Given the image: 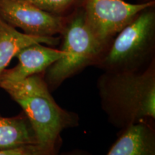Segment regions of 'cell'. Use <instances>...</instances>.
<instances>
[{
    "label": "cell",
    "instance_id": "4",
    "mask_svg": "<svg viewBox=\"0 0 155 155\" xmlns=\"http://www.w3.org/2000/svg\"><path fill=\"white\" fill-rule=\"evenodd\" d=\"M61 34L63 57L50 65L43 74L50 91L85 68L96 65L106 49L93 34L83 13L76 15L65 24Z\"/></svg>",
    "mask_w": 155,
    "mask_h": 155
},
{
    "label": "cell",
    "instance_id": "8",
    "mask_svg": "<svg viewBox=\"0 0 155 155\" xmlns=\"http://www.w3.org/2000/svg\"><path fill=\"white\" fill-rule=\"evenodd\" d=\"M106 155H155V131L148 121L121 129Z\"/></svg>",
    "mask_w": 155,
    "mask_h": 155
},
{
    "label": "cell",
    "instance_id": "6",
    "mask_svg": "<svg viewBox=\"0 0 155 155\" xmlns=\"http://www.w3.org/2000/svg\"><path fill=\"white\" fill-rule=\"evenodd\" d=\"M0 17L24 33L37 37H54L61 33L65 24L61 17L25 0H0Z\"/></svg>",
    "mask_w": 155,
    "mask_h": 155
},
{
    "label": "cell",
    "instance_id": "1",
    "mask_svg": "<svg viewBox=\"0 0 155 155\" xmlns=\"http://www.w3.org/2000/svg\"><path fill=\"white\" fill-rule=\"evenodd\" d=\"M101 106L115 127L155 119V66L136 72L105 71L97 82Z\"/></svg>",
    "mask_w": 155,
    "mask_h": 155
},
{
    "label": "cell",
    "instance_id": "5",
    "mask_svg": "<svg viewBox=\"0 0 155 155\" xmlns=\"http://www.w3.org/2000/svg\"><path fill=\"white\" fill-rule=\"evenodd\" d=\"M154 2L131 4L124 0H86L84 15L97 40L107 48L112 38Z\"/></svg>",
    "mask_w": 155,
    "mask_h": 155
},
{
    "label": "cell",
    "instance_id": "2",
    "mask_svg": "<svg viewBox=\"0 0 155 155\" xmlns=\"http://www.w3.org/2000/svg\"><path fill=\"white\" fill-rule=\"evenodd\" d=\"M0 88L22 107L33 127L38 144L57 155L61 133L65 129L78 126V115L64 109L56 103L43 74L18 81H0Z\"/></svg>",
    "mask_w": 155,
    "mask_h": 155
},
{
    "label": "cell",
    "instance_id": "3",
    "mask_svg": "<svg viewBox=\"0 0 155 155\" xmlns=\"http://www.w3.org/2000/svg\"><path fill=\"white\" fill-rule=\"evenodd\" d=\"M155 15L145 9L116 35L97 66L108 72H136L147 68L154 38Z\"/></svg>",
    "mask_w": 155,
    "mask_h": 155
},
{
    "label": "cell",
    "instance_id": "14",
    "mask_svg": "<svg viewBox=\"0 0 155 155\" xmlns=\"http://www.w3.org/2000/svg\"><path fill=\"white\" fill-rule=\"evenodd\" d=\"M25 1H27V0H25Z\"/></svg>",
    "mask_w": 155,
    "mask_h": 155
},
{
    "label": "cell",
    "instance_id": "10",
    "mask_svg": "<svg viewBox=\"0 0 155 155\" xmlns=\"http://www.w3.org/2000/svg\"><path fill=\"white\" fill-rule=\"evenodd\" d=\"M35 144L38 137L24 112L14 117L0 116V150Z\"/></svg>",
    "mask_w": 155,
    "mask_h": 155
},
{
    "label": "cell",
    "instance_id": "9",
    "mask_svg": "<svg viewBox=\"0 0 155 155\" xmlns=\"http://www.w3.org/2000/svg\"><path fill=\"white\" fill-rule=\"evenodd\" d=\"M56 37H37L21 32L0 17V76L13 58L23 48L35 43L56 45Z\"/></svg>",
    "mask_w": 155,
    "mask_h": 155
},
{
    "label": "cell",
    "instance_id": "13",
    "mask_svg": "<svg viewBox=\"0 0 155 155\" xmlns=\"http://www.w3.org/2000/svg\"><path fill=\"white\" fill-rule=\"evenodd\" d=\"M57 155H91V154L84 150H74L71 151H68V152H62L61 154L58 153Z\"/></svg>",
    "mask_w": 155,
    "mask_h": 155
},
{
    "label": "cell",
    "instance_id": "12",
    "mask_svg": "<svg viewBox=\"0 0 155 155\" xmlns=\"http://www.w3.org/2000/svg\"><path fill=\"white\" fill-rule=\"evenodd\" d=\"M0 155H53L39 144L0 150Z\"/></svg>",
    "mask_w": 155,
    "mask_h": 155
},
{
    "label": "cell",
    "instance_id": "11",
    "mask_svg": "<svg viewBox=\"0 0 155 155\" xmlns=\"http://www.w3.org/2000/svg\"><path fill=\"white\" fill-rule=\"evenodd\" d=\"M38 8L48 12H58L66 9L75 0H27Z\"/></svg>",
    "mask_w": 155,
    "mask_h": 155
},
{
    "label": "cell",
    "instance_id": "7",
    "mask_svg": "<svg viewBox=\"0 0 155 155\" xmlns=\"http://www.w3.org/2000/svg\"><path fill=\"white\" fill-rule=\"evenodd\" d=\"M61 50L47 47L42 43L27 46L17 54L18 63L11 69L5 70L0 81H18L34 75L44 74L50 65L63 58Z\"/></svg>",
    "mask_w": 155,
    "mask_h": 155
}]
</instances>
